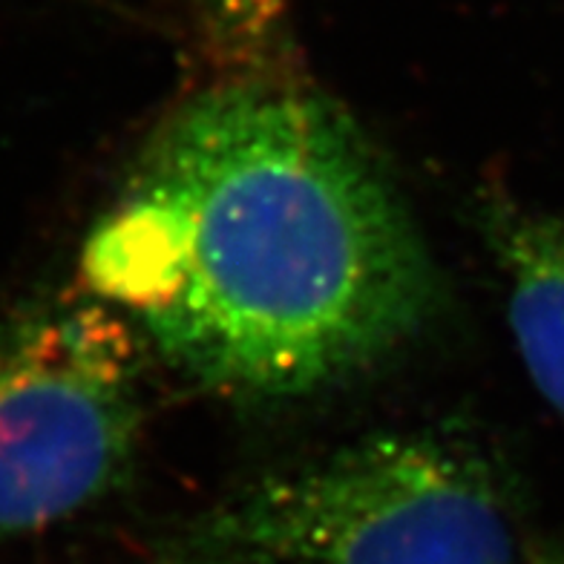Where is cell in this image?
<instances>
[{
  "label": "cell",
  "instance_id": "obj_5",
  "mask_svg": "<svg viewBox=\"0 0 564 564\" xmlns=\"http://www.w3.org/2000/svg\"><path fill=\"white\" fill-rule=\"evenodd\" d=\"M194 9L234 69L282 64L291 0H194Z\"/></svg>",
  "mask_w": 564,
  "mask_h": 564
},
{
  "label": "cell",
  "instance_id": "obj_2",
  "mask_svg": "<svg viewBox=\"0 0 564 564\" xmlns=\"http://www.w3.org/2000/svg\"><path fill=\"white\" fill-rule=\"evenodd\" d=\"M133 564H564L467 432H378L242 484Z\"/></svg>",
  "mask_w": 564,
  "mask_h": 564
},
{
  "label": "cell",
  "instance_id": "obj_4",
  "mask_svg": "<svg viewBox=\"0 0 564 564\" xmlns=\"http://www.w3.org/2000/svg\"><path fill=\"white\" fill-rule=\"evenodd\" d=\"M473 223L505 280L507 317L524 369L564 417V214L487 176L473 191Z\"/></svg>",
  "mask_w": 564,
  "mask_h": 564
},
{
  "label": "cell",
  "instance_id": "obj_1",
  "mask_svg": "<svg viewBox=\"0 0 564 564\" xmlns=\"http://www.w3.org/2000/svg\"><path fill=\"white\" fill-rule=\"evenodd\" d=\"M82 280L164 364L239 401L349 380L441 303L378 150L285 64L171 112L89 230Z\"/></svg>",
  "mask_w": 564,
  "mask_h": 564
},
{
  "label": "cell",
  "instance_id": "obj_3",
  "mask_svg": "<svg viewBox=\"0 0 564 564\" xmlns=\"http://www.w3.org/2000/svg\"><path fill=\"white\" fill-rule=\"evenodd\" d=\"M144 340L84 291L0 317V542L124 487L144 432Z\"/></svg>",
  "mask_w": 564,
  "mask_h": 564
}]
</instances>
